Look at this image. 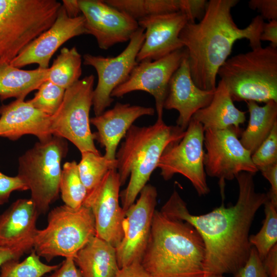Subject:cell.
I'll return each instance as SVG.
<instances>
[{
  "label": "cell",
  "mask_w": 277,
  "mask_h": 277,
  "mask_svg": "<svg viewBox=\"0 0 277 277\" xmlns=\"http://www.w3.org/2000/svg\"><path fill=\"white\" fill-rule=\"evenodd\" d=\"M249 113L247 128L240 141L251 155L267 137L277 123V102L270 101L263 106L254 101L246 102Z\"/></svg>",
  "instance_id": "484cf974"
},
{
  "label": "cell",
  "mask_w": 277,
  "mask_h": 277,
  "mask_svg": "<svg viewBox=\"0 0 277 277\" xmlns=\"http://www.w3.org/2000/svg\"><path fill=\"white\" fill-rule=\"evenodd\" d=\"M60 191L64 205L73 209L83 206L88 192L81 179L75 161L67 162L63 165Z\"/></svg>",
  "instance_id": "f546056e"
},
{
  "label": "cell",
  "mask_w": 277,
  "mask_h": 277,
  "mask_svg": "<svg viewBox=\"0 0 277 277\" xmlns=\"http://www.w3.org/2000/svg\"><path fill=\"white\" fill-rule=\"evenodd\" d=\"M240 133V129L233 127L204 132L205 171L206 175L218 178L223 188L225 180H232L241 172L254 175L258 171L251 154L238 138Z\"/></svg>",
  "instance_id": "8fae6325"
},
{
  "label": "cell",
  "mask_w": 277,
  "mask_h": 277,
  "mask_svg": "<svg viewBox=\"0 0 277 277\" xmlns=\"http://www.w3.org/2000/svg\"><path fill=\"white\" fill-rule=\"evenodd\" d=\"M56 0H0V64L10 63L55 21Z\"/></svg>",
  "instance_id": "8992f818"
},
{
  "label": "cell",
  "mask_w": 277,
  "mask_h": 277,
  "mask_svg": "<svg viewBox=\"0 0 277 277\" xmlns=\"http://www.w3.org/2000/svg\"><path fill=\"white\" fill-rule=\"evenodd\" d=\"M144 29L139 27L125 49L116 56L104 57L89 53L83 55V63L96 70L98 82L93 90V108L95 115L103 113L114 99L112 91L129 77L138 63L137 54L145 39Z\"/></svg>",
  "instance_id": "7c38bea8"
},
{
  "label": "cell",
  "mask_w": 277,
  "mask_h": 277,
  "mask_svg": "<svg viewBox=\"0 0 277 277\" xmlns=\"http://www.w3.org/2000/svg\"><path fill=\"white\" fill-rule=\"evenodd\" d=\"M138 199L125 212L123 239L116 247L119 268L141 260L150 235L157 203L156 188L146 184Z\"/></svg>",
  "instance_id": "4fadbf2b"
},
{
  "label": "cell",
  "mask_w": 277,
  "mask_h": 277,
  "mask_svg": "<svg viewBox=\"0 0 277 277\" xmlns=\"http://www.w3.org/2000/svg\"><path fill=\"white\" fill-rule=\"evenodd\" d=\"M62 6L70 17H76L82 15L78 0H64Z\"/></svg>",
  "instance_id": "f6af8a7d"
},
{
  "label": "cell",
  "mask_w": 277,
  "mask_h": 277,
  "mask_svg": "<svg viewBox=\"0 0 277 277\" xmlns=\"http://www.w3.org/2000/svg\"><path fill=\"white\" fill-rule=\"evenodd\" d=\"M260 41H269L271 43L270 45L277 47V20L264 23Z\"/></svg>",
  "instance_id": "b9f144b4"
},
{
  "label": "cell",
  "mask_w": 277,
  "mask_h": 277,
  "mask_svg": "<svg viewBox=\"0 0 277 277\" xmlns=\"http://www.w3.org/2000/svg\"><path fill=\"white\" fill-rule=\"evenodd\" d=\"M185 133L176 125H167L163 120L157 119L148 126L130 127L115 155L121 186L130 176L126 188L120 193L124 212L147 184L164 150L180 141Z\"/></svg>",
  "instance_id": "277c9868"
},
{
  "label": "cell",
  "mask_w": 277,
  "mask_h": 277,
  "mask_svg": "<svg viewBox=\"0 0 277 277\" xmlns=\"http://www.w3.org/2000/svg\"><path fill=\"white\" fill-rule=\"evenodd\" d=\"M234 277H269L262 260L255 248L252 246L249 256L245 265L233 275Z\"/></svg>",
  "instance_id": "e575fe53"
},
{
  "label": "cell",
  "mask_w": 277,
  "mask_h": 277,
  "mask_svg": "<svg viewBox=\"0 0 277 277\" xmlns=\"http://www.w3.org/2000/svg\"><path fill=\"white\" fill-rule=\"evenodd\" d=\"M214 90H204L193 82L187 56L172 76L164 109L178 111L176 125L186 130L193 114L211 102Z\"/></svg>",
  "instance_id": "d6986e66"
},
{
  "label": "cell",
  "mask_w": 277,
  "mask_h": 277,
  "mask_svg": "<svg viewBox=\"0 0 277 277\" xmlns=\"http://www.w3.org/2000/svg\"><path fill=\"white\" fill-rule=\"evenodd\" d=\"M181 12L148 16L137 21L145 30V39L137 54V63L155 61L184 48L180 34L187 23Z\"/></svg>",
  "instance_id": "ac0fdd59"
},
{
  "label": "cell",
  "mask_w": 277,
  "mask_h": 277,
  "mask_svg": "<svg viewBox=\"0 0 277 277\" xmlns=\"http://www.w3.org/2000/svg\"><path fill=\"white\" fill-rule=\"evenodd\" d=\"M49 68L23 70L9 63L0 64V100L14 97L24 100L31 92L37 90L48 80Z\"/></svg>",
  "instance_id": "d4e9b609"
},
{
  "label": "cell",
  "mask_w": 277,
  "mask_h": 277,
  "mask_svg": "<svg viewBox=\"0 0 277 277\" xmlns=\"http://www.w3.org/2000/svg\"><path fill=\"white\" fill-rule=\"evenodd\" d=\"M81 153V159L77 164L78 173L89 193L98 184L109 170L116 169L117 161L116 159H107L100 153L90 151Z\"/></svg>",
  "instance_id": "f1b7e54d"
},
{
  "label": "cell",
  "mask_w": 277,
  "mask_h": 277,
  "mask_svg": "<svg viewBox=\"0 0 277 277\" xmlns=\"http://www.w3.org/2000/svg\"><path fill=\"white\" fill-rule=\"evenodd\" d=\"M204 277H225V276L222 275H204Z\"/></svg>",
  "instance_id": "bcb514c9"
},
{
  "label": "cell",
  "mask_w": 277,
  "mask_h": 277,
  "mask_svg": "<svg viewBox=\"0 0 277 277\" xmlns=\"http://www.w3.org/2000/svg\"><path fill=\"white\" fill-rule=\"evenodd\" d=\"M27 190V186L18 176H9L0 172V205L8 202L13 191Z\"/></svg>",
  "instance_id": "d590c367"
},
{
  "label": "cell",
  "mask_w": 277,
  "mask_h": 277,
  "mask_svg": "<svg viewBox=\"0 0 277 277\" xmlns=\"http://www.w3.org/2000/svg\"><path fill=\"white\" fill-rule=\"evenodd\" d=\"M25 252L18 249L0 245V268L6 262L19 260Z\"/></svg>",
  "instance_id": "ee69618b"
},
{
  "label": "cell",
  "mask_w": 277,
  "mask_h": 277,
  "mask_svg": "<svg viewBox=\"0 0 277 277\" xmlns=\"http://www.w3.org/2000/svg\"><path fill=\"white\" fill-rule=\"evenodd\" d=\"M68 150L65 139L52 135L39 141L18 158V176L31 191L39 214L58 197L61 162Z\"/></svg>",
  "instance_id": "52a82bcc"
},
{
  "label": "cell",
  "mask_w": 277,
  "mask_h": 277,
  "mask_svg": "<svg viewBox=\"0 0 277 277\" xmlns=\"http://www.w3.org/2000/svg\"><path fill=\"white\" fill-rule=\"evenodd\" d=\"M245 113L235 106L226 85L221 80L210 104L197 111L191 118L202 124L204 131L231 127L240 129V125L246 121Z\"/></svg>",
  "instance_id": "603a6c76"
},
{
  "label": "cell",
  "mask_w": 277,
  "mask_h": 277,
  "mask_svg": "<svg viewBox=\"0 0 277 277\" xmlns=\"http://www.w3.org/2000/svg\"><path fill=\"white\" fill-rule=\"evenodd\" d=\"M265 217L260 230L249 236V242L254 247L261 259H264L270 249L277 244V207L269 200L265 202Z\"/></svg>",
  "instance_id": "4dcf8cb0"
},
{
  "label": "cell",
  "mask_w": 277,
  "mask_h": 277,
  "mask_svg": "<svg viewBox=\"0 0 277 277\" xmlns=\"http://www.w3.org/2000/svg\"><path fill=\"white\" fill-rule=\"evenodd\" d=\"M121 186L116 169H111L88 193L83 204L92 212L95 236L115 248L120 244L123 236L122 224L125 212L119 202Z\"/></svg>",
  "instance_id": "9a60e30c"
},
{
  "label": "cell",
  "mask_w": 277,
  "mask_h": 277,
  "mask_svg": "<svg viewBox=\"0 0 277 277\" xmlns=\"http://www.w3.org/2000/svg\"><path fill=\"white\" fill-rule=\"evenodd\" d=\"M83 34H87L83 15L70 17L62 5L51 26L28 44L10 64L20 68L36 64L39 68L48 69L52 56L63 44Z\"/></svg>",
  "instance_id": "e0dca14e"
},
{
  "label": "cell",
  "mask_w": 277,
  "mask_h": 277,
  "mask_svg": "<svg viewBox=\"0 0 277 277\" xmlns=\"http://www.w3.org/2000/svg\"><path fill=\"white\" fill-rule=\"evenodd\" d=\"M40 257L32 250L22 262L9 261L1 267L0 277H42L56 270L61 264L49 265L43 263Z\"/></svg>",
  "instance_id": "1f68e13d"
},
{
  "label": "cell",
  "mask_w": 277,
  "mask_h": 277,
  "mask_svg": "<svg viewBox=\"0 0 277 277\" xmlns=\"http://www.w3.org/2000/svg\"><path fill=\"white\" fill-rule=\"evenodd\" d=\"M238 0H210L199 23L187 22L180 34L192 79L204 90H215L217 72L230 54L234 43L249 40L251 49L262 46L260 35L264 19L254 17L245 28L234 22L231 9Z\"/></svg>",
  "instance_id": "7a4b0ae2"
},
{
  "label": "cell",
  "mask_w": 277,
  "mask_h": 277,
  "mask_svg": "<svg viewBox=\"0 0 277 277\" xmlns=\"http://www.w3.org/2000/svg\"><path fill=\"white\" fill-rule=\"evenodd\" d=\"M262 262L268 276L277 277V244L270 249Z\"/></svg>",
  "instance_id": "7bdbcfd3"
},
{
  "label": "cell",
  "mask_w": 277,
  "mask_h": 277,
  "mask_svg": "<svg viewBox=\"0 0 277 277\" xmlns=\"http://www.w3.org/2000/svg\"><path fill=\"white\" fill-rule=\"evenodd\" d=\"M78 3L87 34L95 38L101 49L129 41L140 27L137 21L105 1L78 0Z\"/></svg>",
  "instance_id": "2e32d148"
},
{
  "label": "cell",
  "mask_w": 277,
  "mask_h": 277,
  "mask_svg": "<svg viewBox=\"0 0 277 277\" xmlns=\"http://www.w3.org/2000/svg\"><path fill=\"white\" fill-rule=\"evenodd\" d=\"M259 171L270 183V189L267 193L269 200L277 207V164L261 168Z\"/></svg>",
  "instance_id": "f35d334b"
},
{
  "label": "cell",
  "mask_w": 277,
  "mask_h": 277,
  "mask_svg": "<svg viewBox=\"0 0 277 277\" xmlns=\"http://www.w3.org/2000/svg\"><path fill=\"white\" fill-rule=\"evenodd\" d=\"M47 226L37 229L33 251L50 262L57 256L74 259L77 253L95 236L93 215L83 205L77 209L65 205L49 213Z\"/></svg>",
  "instance_id": "ba28073f"
},
{
  "label": "cell",
  "mask_w": 277,
  "mask_h": 277,
  "mask_svg": "<svg viewBox=\"0 0 277 277\" xmlns=\"http://www.w3.org/2000/svg\"><path fill=\"white\" fill-rule=\"evenodd\" d=\"M82 277H114L120 269L116 248L94 236L74 258Z\"/></svg>",
  "instance_id": "cb8c5ba5"
},
{
  "label": "cell",
  "mask_w": 277,
  "mask_h": 277,
  "mask_svg": "<svg viewBox=\"0 0 277 277\" xmlns=\"http://www.w3.org/2000/svg\"><path fill=\"white\" fill-rule=\"evenodd\" d=\"M109 5L135 20L152 15L180 11V0H106Z\"/></svg>",
  "instance_id": "83f0119b"
},
{
  "label": "cell",
  "mask_w": 277,
  "mask_h": 277,
  "mask_svg": "<svg viewBox=\"0 0 277 277\" xmlns=\"http://www.w3.org/2000/svg\"><path fill=\"white\" fill-rule=\"evenodd\" d=\"M154 112L152 107L117 102L112 108L90 118V123L97 129L93 133L94 140L105 148L104 156L115 160L117 146L134 121L144 115H153Z\"/></svg>",
  "instance_id": "ffe728a7"
},
{
  "label": "cell",
  "mask_w": 277,
  "mask_h": 277,
  "mask_svg": "<svg viewBox=\"0 0 277 277\" xmlns=\"http://www.w3.org/2000/svg\"><path fill=\"white\" fill-rule=\"evenodd\" d=\"M251 49L227 58L217 75L233 102H277V47Z\"/></svg>",
  "instance_id": "5b68a950"
},
{
  "label": "cell",
  "mask_w": 277,
  "mask_h": 277,
  "mask_svg": "<svg viewBox=\"0 0 277 277\" xmlns=\"http://www.w3.org/2000/svg\"><path fill=\"white\" fill-rule=\"evenodd\" d=\"M39 213L31 199H18L0 215V245L33 249Z\"/></svg>",
  "instance_id": "7402d4cb"
},
{
  "label": "cell",
  "mask_w": 277,
  "mask_h": 277,
  "mask_svg": "<svg viewBox=\"0 0 277 277\" xmlns=\"http://www.w3.org/2000/svg\"><path fill=\"white\" fill-rule=\"evenodd\" d=\"M205 254L194 227L155 210L141 260L149 277H204Z\"/></svg>",
  "instance_id": "3957f363"
},
{
  "label": "cell",
  "mask_w": 277,
  "mask_h": 277,
  "mask_svg": "<svg viewBox=\"0 0 277 277\" xmlns=\"http://www.w3.org/2000/svg\"><path fill=\"white\" fill-rule=\"evenodd\" d=\"M186 56L183 48L157 60L138 63L128 78L112 91L111 97H122L134 91L148 92L154 98L157 120H163L170 80Z\"/></svg>",
  "instance_id": "5bb4252c"
},
{
  "label": "cell",
  "mask_w": 277,
  "mask_h": 277,
  "mask_svg": "<svg viewBox=\"0 0 277 277\" xmlns=\"http://www.w3.org/2000/svg\"><path fill=\"white\" fill-rule=\"evenodd\" d=\"M248 6L252 10H257L263 19L277 20L276 0H251Z\"/></svg>",
  "instance_id": "74e56055"
},
{
  "label": "cell",
  "mask_w": 277,
  "mask_h": 277,
  "mask_svg": "<svg viewBox=\"0 0 277 277\" xmlns=\"http://www.w3.org/2000/svg\"><path fill=\"white\" fill-rule=\"evenodd\" d=\"M114 277H149L140 261L120 268Z\"/></svg>",
  "instance_id": "60d3db41"
},
{
  "label": "cell",
  "mask_w": 277,
  "mask_h": 277,
  "mask_svg": "<svg viewBox=\"0 0 277 277\" xmlns=\"http://www.w3.org/2000/svg\"><path fill=\"white\" fill-rule=\"evenodd\" d=\"M180 1V11L186 15L188 22L195 23L196 19H201L205 13L208 1L206 0Z\"/></svg>",
  "instance_id": "8d00e7d4"
},
{
  "label": "cell",
  "mask_w": 277,
  "mask_h": 277,
  "mask_svg": "<svg viewBox=\"0 0 277 277\" xmlns=\"http://www.w3.org/2000/svg\"><path fill=\"white\" fill-rule=\"evenodd\" d=\"M94 79L92 74L87 75L66 89L60 108L51 116V134L68 140L81 153H100L94 144L89 117Z\"/></svg>",
  "instance_id": "9c48e42d"
},
{
  "label": "cell",
  "mask_w": 277,
  "mask_h": 277,
  "mask_svg": "<svg viewBox=\"0 0 277 277\" xmlns=\"http://www.w3.org/2000/svg\"><path fill=\"white\" fill-rule=\"evenodd\" d=\"M204 132L202 124L191 118L183 137L164 150L157 166L166 181L175 174L186 177L199 196L210 191L204 165Z\"/></svg>",
  "instance_id": "30bf717a"
},
{
  "label": "cell",
  "mask_w": 277,
  "mask_h": 277,
  "mask_svg": "<svg viewBox=\"0 0 277 277\" xmlns=\"http://www.w3.org/2000/svg\"><path fill=\"white\" fill-rule=\"evenodd\" d=\"M47 277H82V275L74 259L67 258L53 273Z\"/></svg>",
  "instance_id": "ab89813d"
},
{
  "label": "cell",
  "mask_w": 277,
  "mask_h": 277,
  "mask_svg": "<svg viewBox=\"0 0 277 277\" xmlns=\"http://www.w3.org/2000/svg\"><path fill=\"white\" fill-rule=\"evenodd\" d=\"M82 62V56L75 47L63 48L49 68L47 80L66 90L80 80Z\"/></svg>",
  "instance_id": "4316f807"
},
{
  "label": "cell",
  "mask_w": 277,
  "mask_h": 277,
  "mask_svg": "<svg viewBox=\"0 0 277 277\" xmlns=\"http://www.w3.org/2000/svg\"><path fill=\"white\" fill-rule=\"evenodd\" d=\"M51 116L34 107L28 101L16 100L0 107V136L15 141L26 134L39 141L52 136Z\"/></svg>",
  "instance_id": "44dd1931"
},
{
  "label": "cell",
  "mask_w": 277,
  "mask_h": 277,
  "mask_svg": "<svg viewBox=\"0 0 277 277\" xmlns=\"http://www.w3.org/2000/svg\"><path fill=\"white\" fill-rule=\"evenodd\" d=\"M251 160L258 171L277 164V123L267 137L251 155Z\"/></svg>",
  "instance_id": "836d02e7"
},
{
  "label": "cell",
  "mask_w": 277,
  "mask_h": 277,
  "mask_svg": "<svg viewBox=\"0 0 277 277\" xmlns=\"http://www.w3.org/2000/svg\"><path fill=\"white\" fill-rule=\"evenodd\" d=\"M235 179L239 195L233 205L223 203L206 214H192L174 190L160 210L189 223L199 233L205 249L204 275H234L245 265L252 247L251 226L257 211L269 200L267 193L256 192L253 174L242 172Z\"/></svg>",
  "instance_id": "6da1fadb"
},
{
  "label": "cell",
  "mask_w": 277,
  "mask_h": 277,
  "mask_svg": "<svg viewBox=\"0 0 277 277\" xmlns=\"http://www.w3.org/2000/svg\"><path fill=\"white\" fill-rule=\"evenodd\" d=\"M37 90L34 97L27 101L43 113L54 115L63 102L65 89L46 80Z\"/></svg>",
  "instance_id": "d6a6232c"
}]
</instances>
